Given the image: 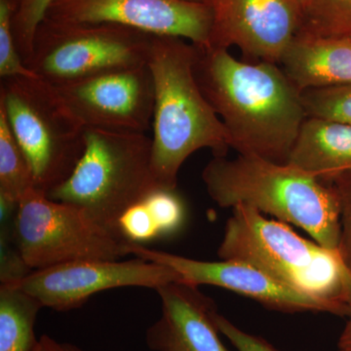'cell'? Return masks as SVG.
I'll list each match as a JSON object with an SVG mask.
<instances>
[{"mask_svg": "<svg viewBox=\"0 0 351 351\" xmlns=\"http://www.w3.org/2000/svg\"><path fill=\"white\" fill-rule=\"evenodd\" d=\"M195 45L201 91L239 154L278 164L289 157L307 119L302 92L279 64L247 63L226 49Z\"/></svg>", "mask_w": 351, "mask_h": 351, "instance_id": "obj_1", "label": "cell"}, {"mask_svg": "<svg viewBox=\"0 0 351 351\" xmlns=\"http://www.w3.org/2000/svg\"><path fill=\"white\" fill-rule=\"evenodd\" d=\"M193 43L154 36L149 68L154 84L152 167L159 188L176 191L178 174L191 154L210 149L226 156L230 138L201 91L195 75Z\"/></svg>", "mask_w": 351, "mask_h": 351, "instance_id": "obj_2", "label": "cell"}, {"mask_svg": "<svg viewBox=\"0 0 351 351\" xmlns=\"http://www.w3.org/2000/svg\"><path fill=\"white\" fill-rule=\"evenodd\" d=\"M201 177L219 206L248 205L302 228L316 243L339 251L341 212L329 182L293 164L242 154L233 159L214 156Z\"/></svg>", "mask_w": 351, "mask_h": 351, "instance_id": "obj_3", "label": "cell"}, {"mask_svg": "<svg viewBox=\"0 0 351 351\" xmlns=\"http://www.w3.org/2000/svg\"><path fill=\"white\" fill-rule=\"evenodd\" d=\"M232 209L218 249L221 260L248 263L300 294L331 304L339 316L350 315L351 270L339 251L302 239L248 205Z\"/></svg>", "mask_w": 351, "mask_h": 351, "instance_id": "obj_4", "label": "cell"}, {"mask_svg": "<svg viewBox=\"0 0 351 351\" xmlns=\"http://www.w3.org/2000/svg\"><path fill=\"white\" fill-rule=\"evenodd\" d=\"M159 189L152 172V138L85 128L82 158L69 179L47 196L84 210L120 235L122 215Z\"/></svg>", "mask_w": 351, "mask_h": 351, "instance_id": "obj_5", "label": "cell"}, {"mask_svg": "<svg viewBox=\"0 0 351 351\" xmlns=\"http://www.w3.org/2000/svg\"><path fill=\"white\" fill-rule=\"evenodd\" d=\"M0 108L22 147L34 189L47 195L69 179L85 149V127L56 88L38 76L1 78Z\"/></svg>", "mask_w": 351, "mask_h": 351, "instance_id": "obj_6", "label": "cell"}, {"mask_svg": "<svg viewBox=\"0 0 351 351\" xmlns=\"http://www.w3.org/2000/svg\"><path fill=\"white\" fill-rule=\"evenodd\" d=\"M154 34L117 24H80L44 18L25 64L57 87L120 69L147 66Z\"/></svg>", "mask_w": 351, "mask_h": 351, "instance_id": "obj_7", "label": "cell"}, {"mask_svg": "<svg viewBox=\"0 0 351 351\" xmlns=\"http://www.w3.org/2000/svg\"><path fill=\"white\" fill-rule=\"evenodd\" d=\"M17 253L29 270L82 260L119 261L129 241L80 208L32 189L20 200L13 226Z\"/></svg>", "mask_w": 351, "mask_h": 351, "instance_id": "obj_8", "label": "cell"}, {"mask_svg": "<svg viewBox=\"0 0 351 351\" xmlns=\"http://www.w3.org/2000/svg\"><path fill=\"white\" fill-rule=\"evenodd\" d=\"M12 281L43 304L57 311L82 306L92 295L122 287L156 289L182 282L174 269L136 258L127 261L82 260L32 270Z\"/></svg>", "mask_w": 351, "mask_h": 351, "instance_id": "obj_9", "label": "cell"}, {"mask_svg": "<svg viewBox=\"0 0 351 351\" xmlns=\"http://www.w3.org/2000/svg\"><path fill=\"white\" fill-rule=\"evenodd\" d=\"M55 88L86 128L145 134L152 126L154 84L149 64Z\"/></svg>", "mask_w": 351, "mask_h": 351, "instance_id": "obj_10", "label": "cell"}, {"mask_svg": "<svg viewBox=\"0 0 351 351\" xmlns=\"http://www.w3.org/2000/svg\"><path fill=\"white\" fill-rule=\"evenodd\" d=\"M48 19L80 24H117L207 45L212 25L208 3L182 0H53Z\"/></svg>", "mask_w": 351, "mask_h": 351, "instance_id": "obj_11", "label": "cell"}, {"mask_svg": "<svg viewBox=\"0 0 351 351\" xmlns=\"http://www.w3.org/2000/svg\"><path fill=\"white\" fill-rule=\"evenodd\" d=\"M212 25L207 46H237L244 56L280 64L300 29L297 0H209Z\"/></svg>", "mask_w": 351, "mask_h": 351, "instance_id": "obj_12", "label": "cell"}, {"mask_svg": "<svg viewBox=\"0 0 351 351\" xmlns=\"http://www.w3.org/2000/svg\"><path fill=\"white\" fill-rule=\"evenodd\" d=\"M129 253L169 267L182 277V282L193 286L213 285L251 298L263 306L281 313H327L338 315L334 306L308 295L300 294L279 283L262 270L239 261L203 262L167 252L154 250L129 242Z\"/></svg>", "mask_w": 351, "mask_h": 351, "instance_id": "obj_13", "label": "cell"}, {"mask_svg": "<svg viewBox=\"0 0 351 351\" xmlns=\"http://www.w3.org/2000/svg\"><path fill=\"white\" fill-rule=\"evenodd\" d=\"M161 317L145 332L154 351H228L219 339L216 304L197 286L181 282L156 289Z\"/></svg>", "mask_w": 351, "mask_h": 351, "instance_id": "obj_14", "label": "cell"}, {"mask_svg": "<svg viewBox=\"0 0 351 351\" xmlns=\"http://www.w3.org/2000/svg\"><path fill=\"white\" fill-rule=\"evenodd\" d=\"M279 66L302 92L351 83V39L298 34Z\"/></svg>", "mask_w": 351, "mask_h": 351, "instance_id": "obj_15", "label": "cell"}, {"mask_svg": "<svg viewBox=\"0 0 351 351\" xmlns=\"http://www.w3.org/2000/svg\"><path fill=\"white\" fill-rule=\"evenodd\" d=\"M288 163L321 180L351 170L350 124L307 117Z\"/></svg>", "mask_w": 351, "mask_h": 351, "instance_id": "obj_16", "label": "cell"}, {"mask_svg": "<svg viewBox=\"0 0 351 351\" xmlns=\"http://www.w3.org/2000/svg\"><path fill=\"white\" fill-rule=\"evenodd\" d=\"M43 306L12 281L0 285V351H34V325Z\"/></svg>", "mask_w": 351, "mask_h": 351, "instance_id": "obj_17", "label": "cell"}, {"mask_svg": "<svg viewBox=\"0 0 351 351\" xmlns=\"http://www.w3.org/2000/svg\"><path fill=\"white\" fill-rule=\"evenodd\" d=\"M34 189L31 165L0 108V202L1 216L17 210L20 200Z\"/></svg>", "mask_w": 351, "mask_h": 351, "instance_id": "obj_18", "label": "cell"}, {"mask_svg": "<svg viewBox=\"0 0 351 351\" xmlns=\"http://www.w3.org/2000/svg\"><path fill=\"white\" fill-rule=\"evenodd\" d=\"M297 3L301 17L298 34L351 39V0H297Z\"/></svg>", "mask_w": 351, "mask_h": 351, "instance_id": "obj_19", "label": "cell"}, {"mask_svg": "<svg viewBox=\"0 0 351 351\" xmlns=\"http://www.w3.org/2000/svg\"><path fill=\"white\" fill-rule=\"evenodd\" d=\"M307 117L343 122L351 125V83L302 92Z\"/></svg>", "mask_w": 351, "mask_h": 351, "instance_id": "obj_20", "label": "cell"}, {"mask_svg": "<svg viewBox=\"0 0 351 351\" xmlns=\"http://www.w3.org/2000/svg\"><path fill=\"white\" fill-rule=\"evenodd\" d=\"M20 0H0V76H36L21 57L13 34V18Z\"/></svg>", "mask_w": 351, "mask_h": 351, "instance_id": "obj_21", "label": "cell"}, {"mask_svg": "<svg viewBox=\"0 0 351 351\" xmlns=\"http://www.w3.org/2000/svg\"><path fill=\"white\" fill-rule=\"evenodd\" d=\"M53 0H20L13 18V34L21 57L25 62L31 57L34 34L45 18Z\"/></svg>", "mask_w": 351, "mask_h": 351, "instance_id": "obj_22", "label": "cell"}, {"mask_svg": "<svg viewBox=\"0 0 351 351\" xmlns=\"http://www.w3.org/2000/svg\"><path fill=\"white\" fill-rule=\"evenodd\" d=\"M176 191L159 189L144 200L156 221L160 237L175 232L184 221V204Z\"/></svg>", "mask_w": 351, "mask_h": 351, "instance_id": "obj_23", "label": "cell"}, {"mask_svg": "<svg viewBox=\"0 0 351 351\" xmlns=\"http://www.w3.org/2000/svg\"><path fill=\"white\" fill-rule=\"evenodd\" d=\"M322 181L329 182L338 196L341 212L339 253L351 270V170L339 173Z\"/></svg>", "mask_w": 351, "mask_h": 351, "instance_id": "obj_24", "label": "cell"}, {"mask_svg": "<svg viewBox=\"0 0 351 351\" xmlns=\"http://www.w3.org/2000/svg\"><path fill=\"white\" fill-rule=\"evenodd\" d=\"M120 235L127 241L143 244L160 237L156 221L145 201L127 210L119 221Z\"/></svg>", "mask_w": 351, "mask_h": 351, "instance_id": "obj_25", "label": "cell"}, {"mask_svg": "<svg viewBox=\"0 0 351 351\" xmlns=\"http://www.w3.org/2000/svg\"><path fill=\"white\" fill-rule=\"evenodd\" d=\"M216 323L219 332L226 337L237 351H278L265 339L242 331L221 314L217 313Z\"/></svg>", "mask_w": 351, "mask_h": 351, "instance_id": "obj_26", "label": "cell"}, {"mask_svg": "<svg viewBox=\"0 0 351 351\" xmlns=\"http://www.w3.org/2000/svg\"><path fill=\"white\" fill-rule=\"evenodd\" d=\"M34 351H64V350L62 343H57L47 335H43L38 339V345L36 346Z\"/></svg>", "mask_w": 351, "mask_h": 351, "instance_id": "obj_27", "label": "cell"}, {"mask_svg": "<svg viewBox=\"0 0 351 351\" xmlns=\"http://www.w3.org/2000/svg\"><path fill=\"white\" fill-rule=\"evenodd\" d=\"M345 329L339 337L338 351H351V309Z\"/></svg>", "mask_w": 351, "mask_h": 351, "instance_id": "obj_28", "label": "cell"}, {"mask_svg": "<svg viewBox=\"0 0 351 351\" xmlns=\"http://www.w3.org/2000/svg\"><path fill=\"white\" fill-rule=\"evenodd\" d=\"M62 345H63L64 351H84L82 348H78V346L71 345V343H62Z\"/></svg>", "mask_w": 351, "mask_h": 351, "instance_id": "obj_29", "label": "cell"}, {"mask_svg": "<svg viewBox=\"0 0 351 351\" xmlns=\"http://www.w3.org/2000/svg\"><path fill=\"white\" fill-rule=\"evenodd\" d=\"M182 1L197 2V3H208L209 0H182Z\"/></svg>", "mask_w": 351, "mask_h": 351, "instance_id": "obj_30", "label": "cell"}]
</instances>
